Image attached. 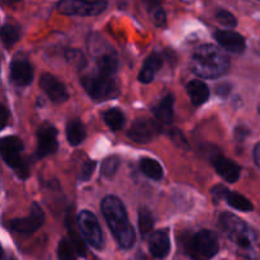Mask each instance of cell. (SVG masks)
<instances>
[{
  "instance_id": "25",
  "label": "cell",
  "mask_w": 260,
  "mask_h": 260,
  "mask_svg": "<svg viewBox=\"0 0 260 260\" xmlns=\"http://www.w3.org/2000/svg\"><path fill=\"white\" fill-rule=\"evenodd\" d=\"M103 119L107 126L113 131H118L124 126V114L119 109H108L103 113Z\"/></svg>"
},
{
  "instance_id": "22",
  "label": "cell",
  "mask_w": 260,
  "mask_h": 260,
  "mask_svg": "<svg viewBox=\"0 0 260 260\" xmlns=\"http://www.w3.org/2000/svg\"><path fill=\"white\" fill-rule=\"evenodd\" d=\"M86 136L85 126L81 123L79 119H73L66 126V137H68L69 144L73 146H78L79 144L84 141Z\"/></svg>"
},
{
  "instance_id": "10",
  "label": "cell",
  "mask_w": 260,
  "mask_h": 260,
  "mask_svg": "<svg viewBox=\"0 0 260 260\" xmlns=\"http://www.w3.org/2000/svg\"><path fill=\"white\" fill-rule=\"evenodd\" d=\"M161 124L157 121L149 118H142L137 119L132 124L127 136L132 141L137 142V144H147V142H151L152 140L156 139L161 134Z\"/></svg>"
},
{
  "instance_id": "33",
  "label": "cell",
  "mask_w": 260,
  "mask_h": 260,
  "mask_svg": "<svg viewBox=\"0 0 260 260\" xmlns=\"http://www.w3.org/2000/svg\"><path fill=\"white\" fill-rule=\"evenodd\" d=\"M95 165L96 162L94 161V160H88V161L84 162L83 167H81V174H80V178L83 182H88V180L90 179L91 175H93L94 169H95Z\"/></svg>"
},
{
  "instance_id": "40",
  "label": "cell",
  "mask_w": 260,
  "mask_h": 260,
  "mask_svg": "<svg viewBox=\"0 0 260 260\" xmlns=\"http://www.w3.org/2000/svg\"><path fill=\"white\" fill-rule=\"evenodd\" d=\"M258 111H259V113H260V104H259V108H258Z\"/></svg>"
},
{
  "instance_id": "36",
  "label": "cell",
  "mask_w": 260,
  "mask_h": 260,
  "mask_svg": "<svg viewBox=\"0 0 260 260\" xmlns=\"http://www.w3.org/2000/svg\"><path fill=\"white\" fill-rule=\"evenodd\" d=\"M216 91H217L218 95H221V96L228 95V94L230 93V85H229V84H225V83L220 84V85L216 88Z\"/></svg>"
},
{
  "instance_id": "12",
  "label": "cell",
  "mask_w": 260,
  "mask_h": 260,
  "mask_svg": "<svg viewBox=\"0 0 260 260\" xmlns=\"http://www.w3.org/2000/svg\"><path fill=\"white\" fill-rule=\"evenodd\" d=\"M38 147L37 156L45 157L47 155L53 154L57 150V129L50 123H45L38 129Z\"/></svg>"
},
{
  "instance_id": "6",
  "label": "cell",
  "mask_w": 260,
  "mask_h": 260,
  "mask_svg": "<svg viewBox=\"0 0 260 260\" xmlns=\"http://www.w3.org/2000/svg\"><path fill=\"white\" fill-rule=\"evenodd\" d=\"M23 142L19 137L9 136L3 139L2 141V156L3 160L13 168L15 174L22 179H25L29 175L27 164L22 159Z\"/></svg>"
},
{
  "instance_id": "32",
  "label": "cell",
  "mask_w": 260,
  "mask_h": 260,
  "mask_svg": "<svg viewBox=\"0 0 260 260\" xmlns=\"http://www.w3.org/2000/svg\"><path fill=\"white\" fill-rule=\"evenodd\" d=\"M216 18H217V20L221 23V24L226 25V27L233 28L238 24L236 18L234 17L230 12H228V10H220V12L217 13V15H216Z\"/></svg>"
},
{
  "instance_id": "19",
  "label": "cell",
  "mask_w": 260,
  "mask_h": 260,
  "mask_svg": "<svg viewBox=\"0 0 260 260\" xmlns=\"http://www.w3.org/2000/svg\"><path fill=\"white\" fill-rule=\"evenodd\" d=\"M162 65V58L159 53L154 52L146 58L144 66H142L141 71L139 74V80L144 84L151 83L152 79H154L155 74L157 73L160 68Z\"/></svg>"
},
{
  "instance_id": "9",
  "label": "cell",
  "mask_w": 260,
  "mask_h": 260,
  "mask_svg": "<svg viewBox=\"0 0 260 260\" xmlns=\"http://www.w3.org/2000/svg\"><path fill=\"white\" fill-rule=\"evenodd\" d=\"M107 8L106 0H61L57 5L58 12L66 15H98Z\"/></svg>"
},
{
  "instance_id": "39",
  "label": "cell",
  "mask_w": 260,
  "mask_h": 260,
  "mask_svg": "<svg viewBox=\"0 0 260 260\" xmlns=\"http://www.w3.org/2000/svg\"><path fill=\"white\" fill-rule=\"evenodd\" d=\"M0 109H2V111H0V113H2V119H0V121H2V128H4L5 124H7V121H8V111H7V108L3 106Z\"/></svg>"
},
{
  "instance_id": "16",
  "label": "cell",
  "mask_w": 260,
  "mask_h": 260,
  "mask_svg": "<svg viewBox=\"0 0 260 260\" xmlns=\"http://www.w3.org/2000/svg\"><path fill=\"white\" fill-rule=\"evenodd\" d=\"M215 37L225 50L235 53H241L245 50L244 37L239 33L234 32V30H217L215 33Z\"/></svg>"
},
{
  "instance_id": "37",
  "label": "cell",
  "mask_w": 260,
  "mask_h": 260,
  "mask_svg": "<svg viewBox=\"0 0 260 260\" xmlns=\"http://www.w3.org/2000/svg\"><path fill=\"white\" fill-rule=\"evenodd\" d=\"M144 3L146 4V7L149 8L150 10H152L154 8L159 7V4L161 3V0H144Z\"/></svg>"
},
{
  "instance_id": "20",
  "label": "cell",
  "mask_w": 260,
  "mask_h": 260,
  "mask_svg": "<svg viewBox=\"0 0 260 260\" xmlns=\"http://www.w3.org/2000/svg\"><path fill=\"white\" fill-rule=\"evenodd\" d=\"M173 106H174V98L173 95H167L152 108V112L160 123H172L173 117H174Z\"/></svg>"
},
{
  "instance_id": "14",
  "label": "cell",
  "mask_w": 260,
  "mask_h": 260,
  "mask_svg": "<svg viewBox=\"0 0 260 260\" xmlns=\"http://www.w3.org/2000/svg\"><path fill=\"white\" fill-rule=\"evenodd\" d=\"M212 164L215 167L216 172L229 183H235L240 178V167L233 160L228 159L225 156L217 155L212 159Z\"/></svg>"
},
{
  "instance_id": "24",
  "label": "cell",
  "mask_w": 260,
  "mask_h": 260,
  "mask_svg": "<svg viewBox=\"0 0 260 260\" xmlns=\"http://www.w3.org/2000/svg\"><path fill=\"white\" fill-rule=\"evenodd\" d=\"M154 216L152 212L147 208H142L139 215V228L140 233L144 238H149L152 235V229H154Z\"/></svg>"
},
{
  "instance_id": "38",
  "label": "cell",
  "mask_w": 260,
  "mask_h": 260,
  "mask_svg": "<svg viewBox=\"0 0 260 260\" xmlns=\"http://www.w3.org/2000/svg\"><path fill=\"white\" fill-rule=\"evenodd\" d=\"M254 161L260 168V142L254 147Z\"/></svg>"
},
{
  "instance_id": "35",
  "label": "cell",
  "mask_w": 260,
  "mask_h": 260,
  "mask_svg": "<svg viewBox=\"0 0 260 260\" xmlns=\"http://www.w3.org/2000/svg\"><path fill=\"white\" fill-rule=\"evenodd\" d=\"M229 193H230V190L223 185H216L215 188H212V197L215 198V201L223 200V198L228 197Z\"/></svg>"
},
{
  "instance_id": "1",
  "label": "cell",
  "mask_w": 260,
  "mask_h": 260,
  "mask_svg": "<svg viewBox=\"0 0 260 260\" xmlns=\"http://www.w3.org/2000/svg\"><path fill=\"white\" fill-rule=\"evenodd\" d=\"M221 228L240 255L248 259L259 258L260 243L258 235L241 218L231 213H223L221 216Z\"/></svg>"
},
{
  "instance_id": "3",
  "label": "cell",
  "mask_w": 260,
  "mask_h": 260,
  "mask_svg": "<svg viewBox=\"0 0 260 260\" xmlns=\"http://www.w3.org/2000/svg\"><path fill=\"white\" fill-rule=\"evenodd\" d=\"M230 60L228 55L213 45L200 46L190 60V69L196 75L205 79L220 78L228 71Z\"/></svg>"
},
{
  "instance_id": "4",
  "label": "cell",
  "mask_w": 260,
  "mask_h": 260,
  "mask_svg": "<svg viewBox=\"0 0 260 260\" xmlns=\"http://www.w3.org/2000/svg\"><path fill=\"white\" fill-rule=\"evenodd\" d=\"M89 51L95 58L96 68L102 75L111 76L118 70V57L113 48L98 36H91L89 40Z\"/></svg>"
},
{
  "instance_id": "15",
  "label": "cell",
  "mask_w": 260,
  "mask_h": 260,
  "mask_svg": "<svg viewBox=\"0 0 260 260\" xmlns=\"http://www.w3.org/2000/svg\"><path fill=\"white\" fill-rule=\"evenodd\" d=\"M10 79L18 86L32 83L33 68L27 60H14L10 65Z\"/></svg>"
},
{
  "instance_id": "28",
  "label": "cell",
  "mask_w": 260,
  "mask_h": 260,
  "mask_svg": "<svg viewBox=\"0 0 260 260\" xmlns=\"http://www.w3.org/2000/svg\"><path fill=\"white\" fill-rule=\"evenodd\" d=\"M75 249H74L73 244L68 240V239H62L58 244V259L60 260H76L75 256Z\"/></svg>"
},
{
  "instance_id": "11",
  "label": "cell",
  "mask_w": 260,
  "mask_h": 260,
  "mask_svg": "<svg viewBox=\"0 0 260 260\" xmlns=\"http://www.w3.org/2000/svg\"><path fill=\"white\" fill-rule=\"evenodd\" d=\"M43 220L45 216L41 207L37 203H33L30 207V215L28 217L13 220L10 222V229L19 234H33L43 225Z\"/></svg>"
},
{
  "instance_id": "5",
  "label": "cell",
  "mask_w": 260,
  "mask_h": 260,
  "mask_svg": "<svg viewBox=\"0 0 260 260\" xmlns=\"http://www.w3.org/2000/svg\"><path fill=\"white\" fill-rule=\"evenodd\" d=\"M185 251L192 260H210L217 254V236L210 230H201L189 239Z\"/></svg>"
},
{
  "instance_id": "7",
  "label": "cell",
  "mask_w": 260,
  "mask_h": 260,
  "mask_svg": "<svg viewBox=\"0 0 260 260\" xmlns=\"http://www.w3.org/2000/svg\"><path fill=\"white\" fill-rule=\"evenodd\" d=\"M81 84L88 91L89 95L95 101H107L117 96L118 86L117 83L111 79V76L106 75H89L81 79Z\"/></svg>"
},
{
  "instance_id": "27",
  "label": "cell",
  "mask_w": 260,
  "mask_h": 260,
  "mask_svg": "<svg viewBox=\"0 0 260 260\" xmlns=\"http://www.w3.org/2000/svg\"><path fill=\"white\" fill-rule=\"evenodd\" d=\"M20 37L19 28L13 24H4L2 28V40L7 48L12 47L14 43L18 42Z\"/></svg>"
},
{
  "instance_id": "2",
  "label": "cell",
  "mask_w": 260,
  "mask_h": 260,
  "mask_svg": "<svg viewBox=\"0 0 260 260\" xmlns=\"http://www.w3.org/2000/svg\"><path fill=\"white\" fill-rule=\"evenodd\" d=\"M101 208L104 218H106L107 223H108L109 229L113 233L119 246L123 249L132 248L135 240H136V235H135L134 228L128 221V216H127L123 202L118 197L107 196L102 201Z\"/></svg>"
},
{
  "instance_id": "18",
  "label": "cell",
  "mask_w": 260,
  "mask_h": 260,
  "mask_svg": "<svg viewBox=\"0 0 260 260\" xmlns=\"http://www.w3.org/2000/svg\"><path fill=\"white\" fill-rule=\"evenodd\" d=\"M66 228H68L69 235H70L71 244H73L74 249H75L76 253L81 256L86 255V246L84 243V238H81V231L79 229L78 225V218H74L73 213L69 211L68 215H66Z\"/></svg>"
},
{
  "instance_id": "17",
  "label": "cell",
  "mask_w": 260,
  "mask_h": 260,
  "mask_svg": "<svg viewBox=\"0 0 260 260\" xmlns=\"http://www.w3.org/2000/svg\"><path fill=\"white\" fill-rule=\"evenodd\" d=\"M149 250L152 256L157 259H162L170 251V239L167 230H159L150 236Z\"/></svg>"
},
{
  "instance_id": "21",
  "label": "cell",
  "mask_w": 260,
  "mask_h": 260,
  "mask_svg": "<svg viewBox=\"0 0 260 260\" xmlns=\"http://www.w3.org/2000/svg\"><path fill=\"white\" fill-rule=\"evenodd\" d=\"M187 93L194 106H202L210 98V89L201 80L190 81L187 85Z\"/></svg>"
},
{
  "instance_id": "23",
  "label": "cell",
  "mask_w": 260,
  "mask_h": 260,
  "mask_svg": "<svg viewBox=\"0 0 260 260\" xmlns=\"http://www.w3.org/2000/svg\"><path fill=\"white\" fill-rule=\"evenodd\" d=\"M140 169L150 179L160 180L162 178V175H164L161 165L155 159H151V157H142L140 160Z\"/></svg>"
},
{
  "instance_id": "26",
  "label": "cell",
  "mask_w": 260,
  "mask_h": 260,
  "mask_svg": "<svg viewBox=\"0 0 260 260\" xmlns=\"http://www.w3.org/2000/svg\"><path fill=\"white\" fill-rule=\"evenodd\" d=\"M226 200H228L229 205L235 208V210L243 211V212H249V211L253 210V205H251L250 201L244 197V196L239 194V193L230 192Z\"/></svg>"
},
{
  "instance_id": "30",
  "label": "cell",
  "mask_w": 260,
  "mask_h": 260,
  "mask_svg": "<svg viewBox=\"0 0 260 260\" xmlns=\"http://www.w3.org/2000/svg\"><path fill=\"white\" fill-rule=\"evenodd\" d=\"M66 60H68L69 63H71V65L78 69H83L86 65V60L84 57L83 52L80 50H76V48L69 50L66 52Z\"/></svg>"
},
{
  "instance_id": "13",
  "label": "cell",
  "mask_w": 260,
  "mask_h": 260,
  "mask_svg": "<svg viewBox=\"0 0 260 260\" xmlns=\"http://www.w3.org/2000/svg\"><path fill=\"white\" fill-rule=\"evenodd\" d=\"M40 86L45 90V93L52 102L61 103V102H65L68 99L69 95L65 85L51 74H43L41 76Z\"/></svg>"
},
{
  "instance_id": "31",
  "label": "cell",
  "mask_w": 260,
  "mask_h": 260,
  "mask_svg": "<svg viewBox=\"0 0 260 260\" xmlns=\"http://www.w3.org/2000/svg\"><path fill=\"white\" fill-rule=\"evenodd\" d=\"M169 137L178 147H180V149H184V150L189 149V145H188L187 140H185V137L183 136V134L178 128L169 129Z\"/></svg>"
},
{
  "instance_id": "29",
  "label": "cell",
  "mask_w": 260,
  "mask_h": 260,
  "mask_svg": "<svg viewBox=\"0 0 260 260\" xmlns=\"http://www.w3.org/2000/svg\"><path fill=\"white\" fill-rule=\"evenodd\" d=\"M118 168H119V157L118 156L113 155V156L107 157V159L103 161V164H102V169H101L102 175H103V177H107V178L113 177V175L116 174V172Z\"/></svg>"
},
{
  "instance_id": "8",
  "label": "cell",
  "mask_w": 260,
  "mask_h": 260,
  "mask_svg": "<svg viewBox=\"0 0 260 260\" xmlns=\"http://www.w3.org/2000/svg\"><path fill=\"white\" fill-rule=\"evenodd\" d=\"M78 225L81 231L84 240L93 246L94 249L104 248V234L101 225L98 222V218L95 217L90 211H81L78 216Z\"/></svg>"
},
{
  "instance_id": "34",
  "label": "cell",
  "mask_w": 260,
  "mask_h": 260,
  "mask_svg": "<svg viewBox=\"0 0 260 260\" xmlns=\"http://www.w3.org/2000/svg\"><path fill=\"white\" fill-rule=\"evenodd\" d=\"M151 13H152V20H154L155 24L159 25V27H161V25L165 24V22H167V14H165L162 8L160 7L154 8V9L151 10Z\"/></svg>"
}]
</instances>
